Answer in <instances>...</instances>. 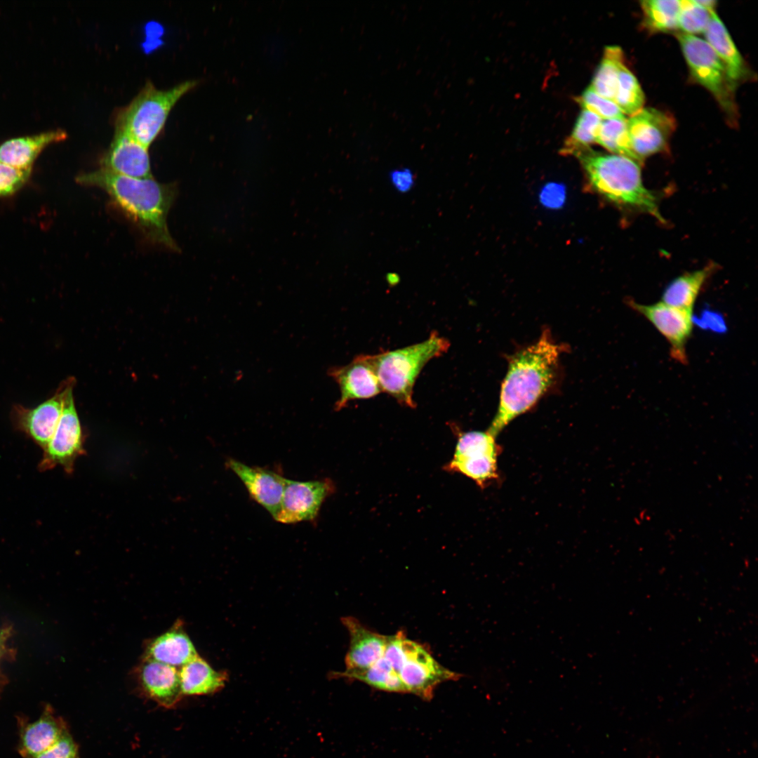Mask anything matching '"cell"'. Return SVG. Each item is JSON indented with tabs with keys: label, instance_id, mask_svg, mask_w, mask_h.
<instances>
[{
	"label": "cell",
	"instance_id": "obj_21",
	"mask_svg": "<svg viewBox=\"0 0 758 758\" xmlns=\"http://www.w3.org/2000/svg\"><path fill=\"white\" fill-rule=\"evenodd\" d=\"M182 695L200 696L221 690L227 681V674L214 670L199 655L179 670Z\"/></svg>",
	"mask_w": 758,
	"mask_h": 758
},
{
	"label": "cell",
	"instance_id": "obj_4",
	"mask_svg": "<svg viewBox=\"0 0 758 758\" xmlns=\"http://www.w3.org/2000/svg\"><path fill=\"white\" fill-rule=\"evenodd\" d=\"M449 340L432 331L423 342L394 350L373 354L376 375L383 392L409 408L416 406L413 387L417 378L431 359L446 353Z\"/></svg>",
	"mask_w": 758,
	"mask_h": 758
},
{
	"label": "cell",
	"instance_id": "obj_22",
	"mask_svg": "<svg viewBox=\"0 0 758 758\" xmlns=\"http://www.w3.org/2000/svg\"><path fill=\"white\" fill-rule=\"evenodd\" d=\"M66 731L62 722L52 713H44L23 729L20 752L25 758L34 757L53 746Z\"/></svg>",
	"mask_w": 758,
	"mask_h": 758
},
{
	"label": "cell",
	"instance_id": "obj_15",
	"mask_svg": "<svg viewBox=\"0 0 758 758\" xmlns=\"http://www.w3.org/2000/svg\"><path fill=\"white\" fill-rule=\"evenodd\" d=\"M100 166L107 171L131 178H152L148 148L116 129Z\"/></svg>",
	"mask_w": 758,
	"mask_h": 758
},
{
	"label": "cell",
	"instance_id": "obj_38",
	"mask_svg": "<svg viewBox=\"0 0 758 758\" xmlns=\"http://www.w3.org/2000/svg\"><path fill=\"white\" fill-rule=\"evenodd\" d=\"M0 642H1V639H0Z\"/></svg>",
	"mask_w": 758,
	"mask_h": 758
},
{
	"label": "cell",
	"instance_id": "obj_9",
	"mask_svg": "<svg viewBox=\"0 0 758 758\" xmlns=\"http://www.w3.org/2000/svg\"><path fill=\"white\" fill-rule=\"evenodd\" d=\"M404 659L398 675L407 693H413L425 700H430L437 686L447 681L463 677L439 664L430 652L420 644L403 638Z\"/></svg>",
	"mask_w": 758,
	"mask_h": 758
},
{
	"label": "cell",
	"instance_id": "obj_19",
	"mask_svg": "<svg viewBox=\"0 0 758 758\" xmlns=\"http://www.w3.org/2000/svg\"><path fill=\"white\" fill-rule=\"evenodd\" d=\"M62 129L8 139L0 145V161L13 168L32 171L40 153L48 145L67 138Z\"/></svg>",
	"mask_w": 758,
	"mask_h": 758
},
{
	"label": "cell",
	"instance_id": "obj_24",
	"mask_svg": "<svg viewBox=\"0 0 758 758\" xmlns=\"http://www.w3.org/2000/svg\"><path fill=\"white\" fill-rule=\"evenodd\" d=\"M714 270L711 264L701 269L684 273L672 281L665 289L662 302L692 312L696 299L707 280Z\"/></svg>",
	"mask_w": 758,
	"mask_h": 758
},
{
	"label": "cell",
	"instance_id": "obj_32",
	"mask_svg": "<svg viewBox=\"0 0 758 758\" xmlns=\"http://www.w3.org/2000/svg\"><path fill=\"white\" fill-rule=\"evenodd\" d=\"M577 101L583 109L593 112L601 119L625 118L613 101L600 96L590 86L583 92Z\"/></svg>",
	"mask_w": 758,
	"mask_h": 758
},
{
	"label": "cell",
	"instance_id": "obj_37",
	"mask_svg": "<svg viewBox=\"0 0 758 758\" xmlns=\"http://www.w3.org/2000/svg\"><path fill=\"white\" fill-rule=\"evenodd\" d=\"M696 2L710 11H714L717 1L712 0H695Z\"/></svg>",
	"mask_w": 758,
	"mask_h": 758
},
{
	"label": "cell",
	"instance_id": "obj_29",
	"mask_svg": "<svg viewBox=\"0 0 758 758\" xmlns=\"http://www.w3.org/2000/svg\"><path fill=\"white\" fill-rule=\"evenodd\" d=\"M613 101L624 115L631 116L644 107V93L637 79L625 62L619 71Z\"/></svg>",
	"mask_w": 758,
	"mask_h": 758
},
{
	"label": "cell",
	"instance_id": "obj_35",
	"mask_svg": "<svg viewBox=\"0 0 758 758\" xmlns=\"http://www.w3.org/2000/svg\"><path fill=\"white\" fill-rule=\"evenodd\" d=\"M389 180L393 188L401 194L409 192L415 184V176L408 167H399L389 173Z\"/></svg>",
	"mask_w": 758,
	"mask_h": 758
},
{
	"label": "cell",
	"instance_id": "obj_18",
	"mask_svg": "<svg viewBox=\"0 0 758 758\" xmlns=\"http://www.w3.org/2000/svg\"><path fill=\"white\" fill-rule=\"evenodd\" d=\"M139 678L147 695L163 707H173L183 696L175 667L147 658L140 667Z\"/></svg>",
	"mask_w": 758,
	"mask_h": 758
},
{
	"label": "cell",
	"instance_id": "obj_30",
	"mask_svg": "<svg viewBox=\"0 0 758 758\" xmlns=\"http://www.w3.org/2000/svg\"><path fill=\"white\" fill-rule=\"evenodd\" d=\"M596 143L609 153L636 160L630 148L626 118L602 119Z\"/></svg>",
	"mask_w": 758,
	"mask_h": 758
},
{
	"label": "cell",
	"instance_id": "obj_31",
	"mask_svg": "<svg viewBox=\"0 0 758 758\" xmlns=\"http://www.w3.org/2000/svg\"><path fill=\"white\" fill-rule=\"evenodd\" d=\"M712 12L698 4L695 0L680 1L677 29H680L681 33L691 35L704 33Z\"/></svg>",
	"mask_w": 758,
	"mask_h": 758
},
{
	"label": "cell",
	"instance_id": "obj_11",
	"mask_svg": "<svg viewBox=\"0 0 758 758\" xmlns=\"http://www.w3.org/2000/svg\"><path fill=\"white\" fill-rule=\"evenodd\" d=\"M673 117L653 107H643L627 119L631 151L641 163L646 158L663 152L675 128Z\"/></svg>",
	"mask_w": 758,
	"mask_h": 758
},
{
	"label": "cell",
	"instance_id": "obj_14",
	"mask_svg": "<svg viewBox=\"0 0 758 758\" xmlns=\"http://www.w3.org/2000/svg\"><path fill=\"white\" fill-rule=\"evenodd\" d=\"M328 374L340 388L335 411L343 408L352 400L370 399L382 392L373 355H357L347 365L331 368Z\"/></svg>",
	"mask_w": 758,
	"mask_h": 758
},
{
	"label": "cell",
	"instance_id": "obj_25",
	"mask_svg": "<svg viewBox=\"0 0 758 758\" xmlns=\"http://www.w3.org/2000/svg\"><path fill=\"white\" fill-rule=\"evenodd\" d=\"M331 677L358 680L380 691L407 693L399 675L383 656L367 669L354 672H332Z\"/></svg>",
	"mask_w": 758,
	"mask_h": 758
},
{
	"label": "cell",
	"instance_id": "obj_23",
	"mask_svg": "<svg viewBox=\"0 0 758 758\" xmlns=\"http://www.w3.org/2000/svg\"><path fill=\"white\" fill-rule=\"evenodd\" d=\"M198 655L180 628H173L156 638L147 649V658L173 667H182Z\"/></svg>",
	"mask_w": 758,
	"mask_h": 758
},
{
	"label": "cell",
	"instance_id": "obj_7",
	"mask_svg": "<svg viewBox=\"0 0 758 758\" xmlns=\"http://www.w3.org/2000/svg\"><path fill=\"white\" fill-rule=\"evenodd\" d=\"M496 437L487 430L459 432L453 457L446 469L464 474L481 488L498 480L502 448Z\"/></svg>",
	"mask_w": 758,
	"mask_h": 758
},
{
	"label": "cell",
	"instance_id": "obj_17",
	"mask_svg": "<svg viewBox=\"0 0 758 758\" xmlns=\"http://www.w3.org/2000/svg\"><path fill=\"white\" fill-rule=\"evenodd\" d=\"M342 623L349 632L350 640L345 659V672L367 669L384 656L389 636L368 629L353 617H343Z\"/></svg>",
	"mask_w": 758,
	"mask_h": 758
},
{
	"label": "cell",
	"instance_id": "obj_20",
	"mask_svg": "<svg viewBox=\"0 0 758 758\" xmlns=\"http://www.w3.org/2000/svg\"><path fill=\"white\" fill-rule=\"evenodd\" d=\"M704 34L705 41L724 65L733 85L736 87L746 81L751 74L750 69L715 11L711 13Z\"/></svg>",
	"mask_w": 758,
	"mask_h": 758
},
{
	"label": "cell",
	"instance_id": "obj_34",
	"mask_svg": "<svg viewBox=\"0 0 758 758\" xmlns=\"http://www.w3.org/2000/svg\"><path fill=\"white\" fill-rule=\"evenodd\" d=\"M32 758H78L77 746L67 731L53 746Z\"/></svg>",
	"mask_w": 758,
	"mask_h": 758
},
{
	"label": "cell",
	"instance_id": "obj_5",
	"mask_svg": "<svg viewBox=\"0 0 758 758\" xmlns=\"http://www.w3.org/2000/svg\"><path fill=\"white\" fill-rule=\"evenodd\" d=\"M199 83V80H187L161 90L147 81L129 104L119 110L115 129L148 148L162 131L176 102Z\"/></svg>",
	"mask_w": 758,
	"mask_h": 758
},
{
	"label": "cell",
	"instance_id": "obj_8",
	"mask_svg": "<svg viewBox=\"0 0 758 758\" xmlns=\"http://www.w3.org/2000/svg\"><path fill=\"white\" fill-rule=\"evenodd\" d=\"M75 383L74 380L67 390L60 420L51 441L43 450L38 465L41 472L60 466L67 473H72L76 459L84 453L83 432L73 394Z\"/></svg>",
	"mask_w": 758,
	"mask_h": 758
},
{
	"label": "cell",
	"instance_id": "obj_13",
	"mask_svg": "<svg viewBox=\"0 0 758 758\" xmlns=\"http://www.w3.org/2000/svg\"><path fill=\"white\" fill-rule=\"evenodd\" d=\"M334 490L330 479L295 481L286 479L275 520L283 524L312 521Z\"/></svg>",
	"mask_w": 758,
	"mask_h": 758
},
{
	"label": "cell",
	"instance_id": "obj_27",
	"mask_svg": "<svg viewBox=\"0 0 758 758\" xmlns=\"http://www.w3.org/2000/svg\"><path fill=\"white\" fill-rule=\"evenodd\" d=\"M643 24L650 32H668L677 29L680 11L678 0H644L640 1Z\"/></svg>",
	"mask_w": 758,
	"mask_h": 758
},
{
	"label": "cell",
	"instance_id": "obj_10",
	"mask_svg": "<svg viewBox=\"0 0 758 758\" xmlns=\"http://www.w3.org/2000/svg\"><path fill=\"white\" fill-rule=\"evenodd\" d=\"M74 380L69 377L63 380L51 397L33 408L19 404L13 405L10 413L13 427L44 450L55 432L62 412L65 394Z\"/></svg>",
	"mask_w": 758,
	"mask_h": 758
},
{
	"label": "cell",
	"instance_id": "obj_3",
	"mask_svg": "<svg viewBox=\"0 0 758 758\" xmlns=\"http://www.w3.org/2000/svg\"><path fill=\"white\" fill-rule=\"evenodd\" d=\"M576 157L583 165L590 185L601 196L624 208L665 221L656 195L644 184L640 163L627 157L590 148Z\"/></svg>",
	"mask_w": 758,
	"mask_h": 758
},
{
	"label": "cell",
	"instance_id": "obj_6",
	"mask_svg": "<svg viewBox=\"0 0 758 758\" xmlns=\"http://www.w3.org/2000/svg\"><path fill=\"white\" fill-rule=\"evenodd\" d=\"M681 51L692 78L706 88L717 101L732 124L737 119L736 87L726 68L707 42L695 35L677 33Z\"/></svg>",
	"mask_w": 758,
	"mask_h": 758
},
{
	"label": "cell",
	"instance_id": "obj_33",
	"mask_svg": "<svg viewBox=\"0 0 758 758\" xmlns=\"http://www.w3.org/2000/svg\"><path fill=\"white\" fill-rule=\"evenodd\" d=\"M31 171L18 169L0 161V197L18 192L27 182Z\"/></svg>",
	"mask_w": 758,
	"mask_h": 758
},
{
	"label": "cell",
	"instance_id": "obj_28",
	"mask_svg": "<svg viewBox=\"0 0 758 758\" xmlns=\"http://www.w3.org/2000/svg\"><path fill=\"white\" fill-rule=\"evenodd\" d=\"M602 119L593 112L583 109L573 131L565 140L561 152L564 155L576 156L596 143Z\"/></svg>",
	"mask_w": 758,
	"mask_h": 758
},
{
	"label": "cell",
	"instance_id": "obj_12",
	"mask_svg": "<svg viewBox=\"0 0 758 758\" xmlns=\"http://www.w3.org/2000/svg\"><path fill=\"white\" fill-rule=\"evenodd\" d=\"M629 307L645 317L667 340L672 358L682 364L687 363L686 344L693 328L692 312L664 303L639 304L627 301Z\"/></svg>",
	"mask_w": 758,
	"mask_h": 758
},
{
	"label": "cell",
	"instance_id": "obj_16",
	"mask_svg": "<svg viewBox=\"0 0 758 758\" xmlns=\"http://www.w3.org/2000/svg\"><path fill=\"white\" fill-rule=\"evenodd\" d=\"M226 466L241 481L251 497L275 519L286 479L274 471L252 467L232 458L227 460Z\"/></svg>",
	"mask_w": 758,
	"mask_h": 758
},
{
	"label": "cell",
	"instance_id": "obj_36",
	"mask_svg": "<svg viewBox=\"0 0 758 758\" xmlns=\"http://www.w3.org/2000/svg\"><path fill=\"white\" fill-rule=\"evenodd\" d=\"M540 198L541 202L547 207L556 208L561 207L566 198L564 187L557 183H550L545 185L542 190Z\"/></svg>",
	"mask_w": 758,
	"mask_h": 758
},
{
	"label": "cell",
	"instance_id": "obj_26",
	"mask_svg": "<svg viewBox=\"0 0 758 758\" xmlns=\"http://www.w3.org/2000/svg\"><path fill=\"white\" fill-rule=\"evenodd\" d=\"M624 62L623 51L620 46L605 47L590 86L600 96L613 101L619 71Z\"/></svg>",
	"mask_w": 758,
	"mask_h": 758
},
{
	"label": "cell",
	"instance_id": "obj_1",
	"mask_svg": "<svg viewBox=\"0 0 758 758\" xmlns=\"http://www.w3.org/2000/svg\"><path fill=\"white\" fill-rule=\"evenodd\" d=\"M568 349L567 345L556 343L549 329L545 328L536 343L509 357L498 409L487 431L498 436L554 386L560 357Z\"/></svg>",
	"mask_w": 758,
	"mask_h": 758
},
{
	"label": "cell",
	"instance_id": "obj_2",
	"mask_svg": "<svg viewBox=\"0 0 758 758\" xmlns=\"http://www.w3.org/2000/svg\"><path fill=\"white\" fill-rule=\"evenodd\" d=\"M77 181L105 191L152 241L178 249L166 221L174 199L173 186L160 183L153 178H131L102 168L79 175Z\"/></svg>",
	"mask_w": 758,
	"mask_h": 758
}]
</instances>
